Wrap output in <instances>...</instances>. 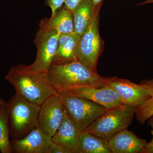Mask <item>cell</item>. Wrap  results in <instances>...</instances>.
I'll return each mask as SVG.
<instances>
[{
    "label": "cell",
    "mask_w": 153,
    "mask_h": 153,
    "mask_svg": "<svg viewBox=\"0 0 153 153\" xmlns=\"http://www.w3.org/2000/svg\"><path fill=\"white\" fill-rule=\"evenodd\" d=\"M5 79L13 86L16 93L39 105L58 94L49 81L47 72L33 71L30 65L21 63L11 67Z\"/></svg>",
    "instance_id": "6da1fadb"
},
{
    "label": "cell",
    "mask_w": 153,
    "mask_h": 153,
    "mask_svg": "<svg viewBox=\"0 0 153 153\" xmlns=\"http://www.w3.org/2000/svg\"><path fill=\"white\" fill-rule=\"evenodd\" d=\"M47 76L57 93L79 87L100 88L105 85L108 77L88 69L78 60L60 65H51Z\"/></svg>",
    "instance_id": "7a4b0ae2"
},
{
    "label": "cell",
    "mask_w": 153,
    "mask_h": 153,
    "mask_svg": "<svg viewBox=\"0 0 153 153\" xmlns=\"http://www.w3.org/2000/svg\"><path fill=\"white\" fill-rule=\"evenodd\" d=\"M7 104L9 135L12 140L24 138L39 127L38 118L41 105L30 102L17 93Z\"/></svg>",
    "instance_id": "3957f363"
},
{
    "label": "cell",
    "mask_w": 153,
    "mask_h": 153,
    "mask_svg": "<svg viewBox=\"0 0 153 153\" xmlns=\"http://www.w3.org/2000/svg\"><path fill=\"white\" fill-rule=\"evenodd\" d=\"M135 108L124 106L107 110L86 129V131L105 139L127 129L135 115Z\"/></svg>",
    "instance_id": "277c9868"
},
{
    "label": "cell",
    "mask_w": 153,
    "mask_h": 153,
    "mask_svg": "<svg viewBox=\"0 0 153 153\" xmlns=\"http://www.w3.org/2000/svg\"><path fill=\"white\" fill-rule=\"evenodd\" d=\"M66 114L80 132L85 131L107 110L105 108L87 99L63 93L59 94Z\"/></svg>",
    "instance_id": "5b68a950"
},
{
    "label": "cell",
    "mask_w": 153,
    "mask_h": 153,
    "mask_svg": "<svg viewBox=\"0 0 153 153\" xmlns=\"http://www.w3.org/2000/svg\"><path fill=\"white\" fill-rule=\"evenodd\" d=\"M100 10L96 11L88 29L81 36L76 52L77 60L94 72H97V63L104 46L99 33Z\"/></svg>",
    "instance_id": "8992f818"
},
{
    "label": "cell",
    "mask_w": 153,
    "mask_h": 153,
    "mask_svg": "<svg viewBox=\"0 0 153 153\" xmlns=\"http://www.w3.org/2000/svg\"><path fill=\"white\" fill-rule=\"evenodd\" d=\"M59 35L55 31L40 27L34 41L37 55L35 61L30 65L33 71H48L57 51Z\"/></svg>",
    "instance_id": "52a82bcc"
},
{
    "label": "cell",
    "mask_w": 153,
    "mask_h": 153,
    "mask_svg": "<svg viewBox=\"0 0 153 153\" xmlns=\"http://www.w3.org/2000/svg\"><path fill=\"white\" fill-rule=\"evenodd\" d=\"M65 112L59 94L51 96L41 105L38 118L39 128L52 137L62 123Z\"/></svg>",
    "instance_id": "ba28073f"
},
{
    "label": "cell",
    "mask_w": 153,
    "mask_h": 153,
    "mask_svg": "<svg viewBox=\"0 0 153 153\" xmlns=\"http://www.w3.org/2000/svg\"><path fill=\"white\" fill-rule=\"evenodd\" d=\"M105 85L113 88L127 106L136 108L150 97L142 83L136 84L126 79L116 76L108 77Z\"/></svg>",
    "instance_id": "9c48e42d"
},
{
    "label": "cell",
    "mask_w": 153,
    "mask_h": 153,
    "mask_svg": "<svg viewBox=\"0 0 153 153\" xmlns=\"http://www.w3.org/2000/svg\"><path fill=\"white\" fill-rule=\"evenodd\" d=\"M64 93L87 99L104 106L107 110L126 105L118 94L106 85L100 88H74Z\"/></svg>",
    "instance_id": "30bf717a"
},
{
    "label": "cell",
    "mask_w": 153,
    "mask_h": 153,
    "mask_svg": "<svg viewBox=\"0 0 153 153\" xmlns=\"http://www.w3.org/2000/svg\"><path fill=\"white\" fill-rule=\"evenodd\" d=\"M52 143V137L44 133L39 127L24 138L10 140L12 153H47Z\"/></svg>",
    "instance_id": "8fae6325"
},
{
    "label": "cell",
    "mask_w": 153,
    "mask_h": 153,
    "mask_svg": "<svg viewBox=\"0 0 153 153\" xmlns=\"http://www.w3.org/2000/svg\"><path fill=\"white\" fill-rule=\"evenodd\" d=\"M108 143L111 153H141L148 143L126 129L110 138Z\"/></svg>",
    "instance_id": "7c38bea8"
},
{
    "label": "cell",
    "mask_w": 153,
    "mask_h": 153,
    "mask_svg": "<svg viewBox=\"0 0 153 153\" xmlns=\"http://www.w3.org/2000/svg\"><path fill=\"white\" fill-rule=\"evenodd\" d=\"M80 133L65 110L63 122L52 136V142L66 148L71 153H81L79 146Z\"/></svg>",
    "instance_id": "4fadbf2b"
},
{
    "label": "cell",
    "mask_w": 153,
    "mask_h": 153,
    "mask_svg": "<svg viewBox=\"0 0 153 153\" xmlns=\"http://www.w3.org/2000/svg\"><path fill=\"white\" fill-rule=\"evenodd\" d=\"M81 36L75 32L60 34L52 65H60L77 60L76 52Z\"/></svg>",
    "instance_id": "5bb4252c"
},
{
    "label": "cell",
    "mask_w": 153,
    "mask_h": 153,
    "mask_svg": "<svg viewBox=\"0 0 153 153\" xmlns=\"http://www.w3.org/2000/svg\"><path fill=\"white\" fill-rule=\"evenodd\" d=\"M39 27L47 28L60 34L74 32L72 13L65 7H61L48 19H42Z\"/></svg>",
    "instance_id": "9a60e30c"
},
{
    "label": "cell",
    "mask_w": 153,
    "mask_h": 153,
    "mask_svg": "<svg viewBox=\"0 0 153 153\" xmlns=\"http://www.w3.org/2000/svg\"><path fill=\"white\" fill-rule=\"evenodd\" d=\"M101 7H96L91 0H83L71 12L74 32L82 36L88 29L96 11Z\"/></svg>",
    "instance_id": "2e32d148"
},
{
    "label": "cell",
    "mask_w": 153,
    "mask_h": 153,
    "mask_svg": "<svg viewBox=\"0 0 153 153\" xmlns=\"http://www.w3.org/2000/svg\"><path fill=\"white\" fill-rule=\"evenodd\" d=\"M79 146L81 153H111L108 140L96 136L86 131L79 134Z\"/></svg>",
    "instance_id": "e0dca14e"
},
{
    "label": "cell",
    "mask_w": 153,
    "mask_h": 153,
    "mask_svg": "<svg viewBox=\"0 0 153 153\" xmlns=\"http://www.w3.org/2000/svg\"><path fill=\"white\" fill-rule=\"evenodd\" d=\"M146 88L150 96V98L135 109L137 120L143 124L153 115V79L143 80L140 82Z\"/></svg>",
    "instance_id": "ac0fdd59"
},
{
    "label": "cell",
    "mask_w": 153,
    "mask_h": 153,
    "mask_svg": "<svg viewBox=\"0 0 153 153\" xmlns=\"http://www.w3.org/2000/svg\"><path fill=\"white\" fill-rule=\"evenodd\" d=\"M8 128V110L7 102L0 105V152L12 153Z\"/></svg>",
    "instance_id": "d6986e66"
},
{
    "label": "cell",
    "mask_w": 153,
    "mask_h": 153,
    "mask_svg": "<svg viewBox=\"0 0 153 153\" xmlns=\"http://www.w3.org/2000/svg\"><path fill=\"white\" fill-rule=\"evenodd\" d=\"M65 1V0H46V4L52 10L51 16L62 7Z\"/></svg>",
    "instance_id": "ffe728a7"
},
{
    "label": "cell",
    "mask_w": 153,
    "mask_h": 153,
    "mask_svg": "<svg viewBox=\"0 0 153 153\" xmlns=\"http://www.w3.org/2000/svg\"><path fill=\"white\" fill-rule=\"evenodd\" d=\"M47 153H71L66 148L52 143L49 149L47 150Z\"/></svg>",
    "instance_id": "44dd1931"
},
{
    "label": "cell",
    "mask_w": 153,
    "mask_h": 153,
    "mask_svg": "<svg viewBox=\"0 0 153 153\" xmlns=\"http://www.w3.org/2000/svg\"><path fill=\"white\" fill-rule=\"evenodd\" d=\"M148 124L152 127V130L151 133L153 137L150 142L148 143L141 153H153V115L147 120Z\"/></svg>",
    "instance_id": "7402d4cb"
},
{
    "label": "cell",
    "mask_w": 153,
    "mask_h": 153,
    "mask_svg": "<svg viewBox=\"0 0 153 153\" xmlns=\"http://www.w3.org/2000/svg\"><path fill=\"white\" fill-rule=\"evenodd\" d=\"M83 0H65L64 7L71 12Z\"/></svg>",
    "instance_id": "603a6c76"
},
{
    "label": "cell",
    "mask_w": 153,
    "mask_h": 153,
    "mask_svg": "<svg viewBox=\"0 0 153 153\" xmlns=\"http://www.w3.org/2000/svg\"><path fill=\"white\" fill-rule=\"evenodd\" d=\"M96 7H101L103 0H91Z\"/></svg>",
    "instance_id": "cb8c5ba5"
},
{
    "label": "cell",
    "mask_w": 153,
    "mask_h": 153,
    "mask_svg": "<svg viewBox=\"0 0 153 153\" xmlns=\"http://www.w3.org/2000/svg\"><path fill=\"white\" fill-rule=\"evenodd\" d=\"M151 3H153V0H146L144 1L139 4L138 6L143 5Z\"/></svg>",
    "instance_id": "d4e9b609"
},
{
    "label": "cell",
    "mask_w": 153,
    "mask_h": 153,
    "mask_svg": "<svg viewBox=\"0 0 153 153\" xmlns=\"http://www.w3.org/2000/svg\"><path fill=\"white\" fill-rule=\"evenodd\" d=\"M6 102L4 100L0 98V105L5 104Z\"/></svg>",
    "instance_id": "484cf974"
}]
</instances>
